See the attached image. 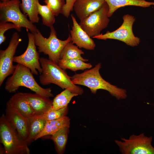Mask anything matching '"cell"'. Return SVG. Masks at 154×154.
I'll use <instances>...</instances> for the list:
<instances>
[{
	"label": "cell",
	"instance_id": "obj_1",
	"mask_svg": "<svg viewBox=\"0 0 154 154\" xmlns=\"http://www.w3.org/2000/svg\"><path fill=\"white\" fill-rule=\"evenodd\" d=\"M101 64L98 63L93 68L86 69L82 73H75L71 77L73 83L88 87L93 94H95L97 90L102 89L107 91L118 100L125 98L127 95L125 90L111 84L101 76L100 73Z\"/></svg>",
	"mask_w": 154,
	"mask_h": 154
},
{
	"label": "cell",
	"instance_id": "obj_2",
	"mask_svg": "<svg viewBox=\"0 0 154 154\" xmlns=\"http://www.w3.org/2000/svg\"><path fill=\"white\" fill-rule=\"evenodd\" d=\"M42 72L39 76V81L43 85L54 84L62 89H67L78 95H82L83 89L74 84L65 70L52 60L43 57L40 59Z\"/></svg>",
	"mask_w": 154,
	"mask_h": 154
},
{
	"label": "cell",
	"instance_id": "obj_3",
	"mask_svg": "<svg viewBox=\"0 0 154 154\" xmlns=\"http://www.w3.org/2000/svg\"><path fill=\"white\" fill-rule=\"evenodd\" d=\"M30 69L19 64L15 65L12 75L5 82V89L9 93H14L21 86L29 89L35 93L50 98L53 97L50 88H44L37 82Z\"/></svg>",
	"mask_w": 154,
	"mask_h": 154
},
{
	"label": "cell",
	"instance_id": "obj_4",
	"mask_svg": "<svg viewBox=\"0 0 154 154\" xmlns=\"http://www.w3.org/2000/svg\"><path fill=\"white\" fill-rule=\"evenodd\" d=\"M0 142L6 154H29L27 143L22 139L3 114L0 118Z\"/></svg>",
	"mask_w": 154,
	"mask_h": 154
},
{
	"label": "cell",
	"instance_id": "obj_5",
	"mask_svg": "<svg viewBox=\"0 0 154 154\" xmlns=\"http://www.w3.org/2000/svg\"><path fill=\"white\" fill-rule=\"evenodd\" d=\"M50 31L47 38L44 37L38 29L34 34L36 45L39 52L47 55L49 59L58 64L60 59V54L65 45L71 41L70 35L66 39L61 40L58 38L56 31L53 27L50 28Z\"/></svg>",
	"mask_w": 154,
	"mask_h": 154
},
{
	"label": "cell",
	"instance_id": "obj_6",
	"mask_svg": "<svg viewBox=\"0 0 154 154\" xmlns=\"http://www.w3.org/2000/svg\"><path fill=\"white\" fill-rule=\"evenodd\" d=\"M19 0H10L0 3V22H10L21 28H25L33 34L38 30L26 14L21 10Z\"/></svg>",
	"mask_w": 154,
	"mask_h": 154
},
{
	"label": "cell",
	"instance_id": "obj_7",
	"mask_svg": "<svg viewBox=\"0 0 154 154\" xmlns=\"http://www.w3.org/2000/svg\"><path fill=\"white\" fill-rule=\"evenodd\" d=\"M122 141L116 140L115 142L123 154H154L151 145L152 136H145L143 133L138 135L133 134L129 139L121 138Z\"/></svg>",
	"mask_w": 154,
	"mask_h": 154
},
{
	"label": "cell",
	"instance_id": "obj_8",
	"mask_svg": "<svg viewBox=\"0 0 154 154\" xmlns=\"http://www.w3.org/2000/svg\"><path fill=\"white\" fill-rule=\"evenodd\" d=\"M123 19L122 25L116 30L111 32L108 31L104 34H101L92 38L103 40L116 39L131 46H137L140 42V39L134 35L132 30L135 18L132 15L126 14L123 16Z\"/></svg>",
	"mask_w": 154,
	"mask_h": 154
},
{
	"label": "cell",
	"instance_id": "obj_9",
	"mask_svg": "<svg viewBox=\"0 0 154 154\" xmlns=\"http://www.w3.org/2000/svg\"><path fill=\"white\" fill-rule=\"evenodd\" d=\"M108 5L105 2L98 10L80 21L79 24L91 37L98 35L110 22Z\"/></svg>",
	"mask_w": 154,
	"mask_h": 154
},
{
	"label": "cell",
	"instance_id": "obj_10",
	"mask_svg": "<svg viewBox=\"0 0 154 154\" xmlns=\"http://www.w3.org/2000/svg\"><path fill=\"white\" fill-rule=\"evenodd\" d=\"M22 39L15 32L13 34L9 45L5 50H0V86L5 78L12 74L15 68L13 64V58L16 49Z\"/></svg>",
	"mask_w": 154,
	"mask_h": 154
},
{
	"label": "cell",
	"instance_id": "obj_11",
	"mask_svg": "<svg viewBox=\"0 0 154 154\" xmlns=\"http://www.w3.org/2000/svg\"><path fill=\"white\" fill-rule=\"evenodd\" d=\"M28 43L27 49L22 54L14 56L13 62L23 65L29 68L32 73L40 74L42 69L40 62L39 54L37 50L34 34L28 33Z\"/></svg>",
	"mask_w": 154,
	"mask_h": 154
},
{
	"label": "cell",
	"instance_id": "obj_12",
	"mask_svg": "<svg viewBox=\"0 0 154 154\" xmlns=\"http://www.w3.org/2000/svg\"><path fill=\"white\" fill-rule=\"evenodd\" d=\"M5 115L7 121L19 137L27 143L29 137L28 118L13 108L8 102L6 105Z\"/></svg>",
	"mask_w": 154,
	"mask_h": 154
},
{
	"label": "cell",
	"instance_id": "obj_13",
	"mask_svg": "<svg viewBox=\"0 0 154 154\" xmlns=\"http://www.w3.org/2000/svg\"><path fill=\"white\" fill-rule=\"evenodd\" d=\"M71 17L73 22L72 29L70 31L71 42L79 48L94 50L96 47L94 41L82 29L72 15H71Z\"/></svg>",
	"mask_w": 154,
	"mask_h": 154
},
{
	"label": "cell",
	"instance_id": "obj_14",
	"mask_svg": "<svg viewBox=\"0 0 154 154\" xmlns=\"http://www.w3.org/2000/svg\"><path fill=\"white\" fill-rule=\"evenodd\" d=\"M105 2V0H76L73 10L81 21L99 9Z\"/></svg>",
	"mask_w": 154,
	"mask_h": 154
},
{
	"label": "cell",
	"instance_id": "obj_15",
	"mask_svg": "<svg viewBox=\"0 0 154 154\" xmlns=\"http://www.w3.org/2000/svg\"><path fill=\"white\" fill-rule=\"evenodd\" d=\"M28 101L35 114V116L40 115L52 106V100L36 93H25Z\"/></svg>",
	"mask_w": 154,
	"mask_h": 154
},
{
	"label": "cell",
	"instance_id": "obj_16",
	"mask_svg": "<svg viewBox=\"0 0 154 154\" xmlns=\"http://www.w3.org/2000/svg\"><path fill=\"white\" fill-rule=\"evenodd\" d=\"M10 105L24 117L29 118L35 116L25 93L18 92L12 96L8 101Z\"/></svg>",
	"mask_w": 154,
	"mask_h": 154
},
{
	"label": "cell",
	"instance_id": "obj_17",
	"mask_svg": "<svg viewBox=\"0 0 154 154\" xmlns=\"http://www.w3.org/2000/svg\"><path fill=\"white\" fill-rule=\"evenodd\" d=\"M70 119L66 116L57 119L47 121L43 130L35 138L34 140L47 135H52L64 127H70Z\"/></svg>",
	"mask_w": 154,
	"mask_h": 154
},
{
	"label": "cell",
	"instance_id": "obj_18",
	"mask_svg": "<svg viewBox=\"0 0 154 154\" xmlns=\"http://www.w3.org/2000/svg\"><path fill=\"white\" fill-rule=\"evenodd\" d=\"M109 8L108 17H110L119 8L127 6H135L146 7L154 5V2L145 0H105Z\"/></svg>",
	"mask_w": 154,
	"mask_h": 154
},
{
	"label": "cell",
	"instance_id": "obj_19",
	"mask_svg": "<svg viewBox=\"0 0 154 154\" xmlns=\"http://www.w3.org/2000/svg\"><path fill=\"white\" fill-rule=\"evenodd\" d=\"M38 0H22L20 4L21 10L23 13L28 15L33 23H38L39 18L37 10Z\"/></svg>",
	"mask_w": 154,
	"mask_h": 154
},
{
	"label": "cell",
	"instance_id": "obj_20",
	"mask_svg": "<svg viewBox=\"0 0 154 154\" xmlns=\"http://www.w3.org/2000/svg\"><path fill=\"white\" fill-rule=\"evenodd\" d=\"M69 127H65L51 135V139L54 143L55 149L58 154L64 153L67 142Z\"/></svg>",
	"mask_w": 154,
	"mask_h": 154
},
{
	"label": "cell",
	"instance_id": "obj_21",
	"mask_svg": "<svg viewBox=\"0 0 154 154\" xmlns=\"http://www.w3.org/2000/svg\"><path fill=\"white\" fill-rule=\"evenodd\" d=\"M74 44L71 41L65 45L60 53V59H77L85 62L88 61L82 57L81 55L84 54V52Z\"/></svg>",
	"mask_w": 154,
	"mask_h": 154
},
{
	"label": "cell",
	"instance_id": "obj_22",
	"mask_svg": "<svg viewBox=\"0 0 154 154\" xmlns=\"http://www.w3.org/2000/svg\"><path fill=\"white\" fill-rule=\"evenodd\" d=\"M58 64L65 70L68 69L73 71L84 70L91 68L92 67V65L90 63H87L77 59H60Z\"/></svg>",
	"mask_w": 154,
	"mask_h": 154
},
{
	"label": "cell",
	"instance_id": "obj_23",
	"mask_svg": "<svg viewBox=\"0 0 154 154\" xmlns=\"http://www.w3.org/2000/svg\"><path fill=\"white\" fill-rule=\"evenodd\" d=\"M28 118L29 137L27 143L29 145L33 141L35 138L43 130L46 121L43 119L34 117Z\"/></svg>",
	"mask_w": 154,
	"mask_h": 154
},
{
	"label": "cell",
	"instance_id": "obj_24",
	"mask_svg": "<svg viewBox=\"0 0 154 154\" xmlns=\"http://www.w3.org/2000/svg\"><path fill=\"white\" fill-rule=\"evenodd\" d=\"M78 96L67 89L57 95L52 100V108L58 110L68 106V104L74 96Z\"/></svg>",
	"mask_w": 154,
	"mask_h": 154
},
{
	"label": "cell",
	"instance_id": "obj_25",
	"mask_svg": "<svg viewBox=\"0 0 154 154\" xmlns=\"http://www.w3.org/2000/svg\"><path fill=\"white\" fill-rule=\"evenodd\" d=\"M38 14L41 16L42 24L50 27L53 26L55 22V15L49 7L46 5H42L38 2L37 3Z\"/></svg>",
	"mask_w": 154,
	"mask_h": 154
},
{
	"label": "cell",
	"instance_id": "obj_26",
	"mask_svg": "<svg viewBox=\"0 0 154 154\" xmlns=\"http://www.w3.org/2000/svg\"><path fill=\"white\" fill-rule=\"evenodd\" d=\"M68 111V106L58 110H55L52 106L43 114L34 117L43 119L46 121L53 120L66 116Z\"/></svg>",
	"mask_w": 154,
	"mask_h": 154
},
{
	"label": "cell",
	"instance_id": "obj_27",
	"mask_svg": "<svg viewBox=\"0 0 154 154\" xmlns=\"http://www.w3.org/2000/svg\"><path fill=\"white\" fill-rule=\"evenodd\" d=\"M44 1L56 16L62 14L66 3L64 0H44Z\"/></svg>",
	"mask_w": 154,
	"mask_h": 154
},
{
	"label": "cell",
	"instance_id": "obj_28",
	"mask_svg": "<svg viewBox=\"0 0 154 154\" xmlns=\"http://www.w3.org/2000/svg\"><path fill=\"white\" fill-rule=\"evenodd\" d=\"M12 29H15L18 31H20L21 28L12 23L0 22V45L4 42L6 39V37L4 35L5 32L8 30Z\"/></svg>",
	"mask_w": 154,
	"mask_h": 154
},
{
	"label": "cell",
	"instance_id": "obj_29",
	"mask_svg": "<svg viewBox=\"0 0 154 154\" xmlns=\"http://www.w3.org/2000/svg\"><path fill=\"white\" fill-rule=\"evenodd\" d=\"M66 3L63 8L62 14L68 18L71 11L73 10L74 3L76 0H65Z\"/></svg>",
	"mask_w": 154,
	"mask_h": 154
},
{
	"label": "cell",
	"instance_id": "obj_30",
	"mask_svg": "<svg viewBox=\"0 0 154 154\" xmlns=\"http://www.w3.org/2000/svg\"><path fill=\"white\" fill-rule=\"evenodd\" d=\"M10 0H1V1H8Z\"/></svg>",
	"mask_w": 154,
	"mask_h": 154
},
{
	"label": "cell",
	"instance_id": "obj_31",
	"mask_svg": "<svg viewBox=\"0 0 154 154\" xmlns=\"http://www.w3.org/2000/svg\"><path fill=\"white\" fill-rule=\"evenodd\" d=\"M153 105V106H154V105Z\"/></svg>",
	"mask_w": 154,
	"mask_h": 154
}]
</instances>
